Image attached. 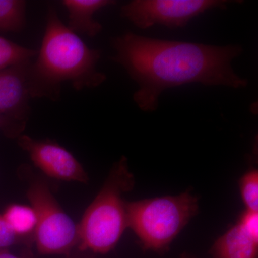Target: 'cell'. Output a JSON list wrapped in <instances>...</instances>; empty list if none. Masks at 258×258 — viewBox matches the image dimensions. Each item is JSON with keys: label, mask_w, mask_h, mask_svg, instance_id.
Wrapping results in <instances>:
<instances>
[{"label": "cell", "mask_w": 258, "mask_h": 258, "mask_svg": "<svg viewBox=\"0 0 258 258\" xmlns=\"http://www.w3.org/2000/svg\"><path fill=\"white\" fill-rule=\"evenodd\" d=\"M32 60L0 71V113L25 123L31 113L28 72Z\"/></svg>", "instance_id": "ba28073f"}, {"label": "cell", "mask_w": 258, "mask_h": 258, "mask_svg": "<svg viewBox=\"0 0 258 258\" xmlns=\"http://www.w3.org/2000/svg\"><path fill=\"white\" fill-rule=\"evenodd\" d=\"M0 258H24L11 254L6 249H0Z\"/></svg>", "instance_id": "ac0fdd59"}, {"label": "cell", "mask_w": 258, "mask_h": 258, "mask_svg": "<svg viewBox=\"0 0 258 258\" xmlns=\"http://www.w3.org/2000/svg\"><path fill=\"white\" fill-rule=\"evenodd\" d=\"M247 233L258 240V214L257 212L246 210L237 222Z\"/></svg>", "instance_id": "2e32d148"}, {"label": "cell", "mask_w": 258, "mask_h": 258, "mask_svg": "<svg viewBox=\"0 0 258 258\" xmlns=\"http://www.w3.org/2000/svg\"><path fill=\"white\" fill-rule=\"evenodd\" d=\"M37 51L0 36V71L32 60Z\"/></svg>", "instance_id": "4fadbf2b"}, {"label": "cell", "mask_w": 258, "mask_h": 258, "mask_svg": "<svg viewBox=\"0 0 258 258\" xmlns=\"http://www.w3.org/2000/svg\"><path fill=\"white\" fill-rule=\"evenodd\" d=\"M36 60L29 66L28 80L32 98L58 101L62 83H71L76 91L101 86L106 76L97 70L101 51L91 48L71 31L49 6L45 33Z\"/></svg>", "instance_id": "7a4b0ae2"}, {"label": "cell", "mask_w": 258, "mask_h": 258, "mask_svg": "<svg viewBox=\"0 0 258 258\" xmlns=\"http://www.w3.org/2000/svg\"><path fill=\"white\" fill-rule=\"evenodd\" d=\"M27 123L0 113V130L8 137L18 138L26 128Z\"/></svg>", "instance_id": "9a60e30c"}, {"label": "cell", "mask_w": 258, "mask_h": 258, "mask_svg": "<svg viewBox=\"0 0 258 258\" xmlns=\"http://www.w3.org/2000/svg\"><path fill=\"white\" fill-rule=\"evenodd\" d=\"M3 215L20 240L30 236L34 238L37 220L36 212L31 205L13 204L6 208Z\"/></svg>", "instance_id": "8fae6325"}, {"label": "cell", "mask_w": 258, "mask_h": 258, "mask_svg": "<svg viewBox=\"0 0 258 258\" xmlns=\"http://www.w3.org/2000/svg\"><path fill=\"white\" fill-rule=\"evenodd\" d=\"M198 198L188 192L127 203L128 227L146 249L161 250L198 214Z\"/></svg>", "instance_id": "277c9868"}, {"label": "cell", "mask_w": 258, "mask_h": 258, "mask_svg": "<svg viewBox=\"0 0 258 258\" xmlns=\"http://www.w3.org/2000/svg\"><path fill=\"white\" fill-rule=\"evenodd\" d=\"M211 253L213 258H257L258 240L237 223L216 241Z\"/></svg>", "instance_id": "30bf717a"}, {"label": "cell", "mask_w": 258, "mask_h": 258, "mask_svg": "<svg viewBox=\"0 0 258 258\" xmlns=\"http://www.w3.org/2000/svg\"><path fill=\"white\" fill-rule=\"evenodd\" d=\"M26 2L0 0V32L21 31L26 23Z\"/></svg>", "instance_id": "7c38bea8"}, {"label": "cell", "mask_w": 258, "mask_h": 258, "mask_svg": "<svg viewBox=\"0 0 258 258\" xmlns=\"http://www.w3.org/2000/svg\"><path fill=\"white\" fill-rule=\"evenodd\" d=\"M133 174L123 157L112 168L103 187L79 224L81 250L106 254L116 245L128 227L124 193L134 187Z\"/></svg>", "instance_id": "3957f363"}, {"label": "cell", "mask_w": 258, "mask_h": 258, "mask_svg": "<svg viewBox=\"0 0 258 258\" xmlns=\"http://www.w3.org/2000/svg\"><path fill=\"white\" fill-rule=\"evenodd\" d=\"M18 143L34 164L47 176L62 181L88 182L87 173L81 163L72 153L57 142L22 134L18 138Z\"/></svg>", "instance_id": "52a82bcc"}, {"label": "cell", "mask_w": 258, "mask_h": 258, "mask_svg": "<svg viewBox=\"0 0 258 258\" xmlns=\"http://www.w3.org/2000/svg\"><path fill=\"white\" fill-rule=\"evenodd\" d=\"M217 0H134L121 8V15L141 29L156 24L169 28H182L207 10L226 8Z\"/></svg>", "instance_id": "8992f818"}, {"label": "cell", "mask_w": 258, "mask_h": 258, "mask_svg": "<svg viewBox=\"0 0 258 258\" xmlns=\"http://www.w3.org/2000/svg\"><path fill=\"white\" fill-rule=\"evenodd\" d=\"M112 45L113 60L138 83L134 101L143 111H156L161 93L181 85L200 83L237 89L248 84L231 64L242 52L240 45L171 41L133 32L114 37Z\"/></svg>", "instance_id": "6da1fadb"}, {"label": "cell", "mask_w": 258, "mask_h": 258, "mask_svg": "<svg viewBox=\"0 0 258 258\" xmlns=\"http://www.w3.org/2000/svg\"><path fill=\"white\" fill-rule=\"evenodd\" d=\"M62 4L69 13L68 28L76 34H83L93 37L103 30L101 23L93 15L102 8L115 5L111 0H63Z\"/></svg>", "instance_id": "9c48e42d"}, {"label": "cell", "mask_w": 258, "mask_h": 258, "mask_svg": "<svg viewBox=\"0 0 258 258\" xmlns=\"http://www.w3.org/2000/svg\"><path fill=\"white\" fill-rule=\"evenodd\" d=\"M27 196L37 214L34 235L42 254H68L79 245V225L61 208L47 185L41 180L30 183Z\"/></svg>", "instance_id": "5b68a950"}, {"label": "cell", "mask_w": 258, "mask_h": 258, "mask_svg": "<svg viewBox=\"0 0 258 258\" xmlns=\"http://www.w3.org/2000/svg\"><path fill=\"white\" fill-rule=\"evenodd\" d=\"M241 195L247 210L258 212V171H249L240 182Z\"/></svg>", "instance_id": "5bb4252c"}, {"label": "cell", "mask_w": 258, "mask_h": 258, "mask_svg": "<svg viewBox=\"0 0 258 258\" xmlns=\"http://www.w3.org/2000/svg\"><path fill=\"white\" fill-rule=\"evenodd\" d=\"M20 240L3 215H0V249H5Z\"/></svg>", "instance_id": "e0dca14e"}]
</instances>
